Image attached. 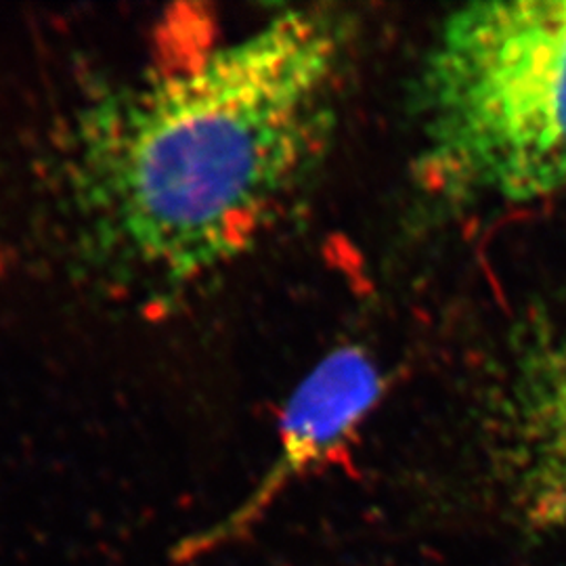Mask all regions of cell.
Returning a JSON list of instances; mask_svg holds the SVG:
<instances>
[{
	"instance_id": "1",
	"label": "cell",
	"mask_w": 566,
	"mask_h": 566,
	"mask_svg": "<svg viewBox=\"0 0 566 566\" xmlns=\"http://www.w3.org/2000/svg\"><path fill=\"white\" fill-rule=\"evenodd\" d=\"M350 42L343 13L285 9L86 103L65 151L86 252L168 294L235 263L324 156Z\"/></svg>"
},
{
	"instance_id": "2",
	"label": "cell",
	"mask_w": 566,
	"mask_h": 566,
	"mask_svg": "<svg viewBox=\"0 0 566 566\" xmlns=\"http://www.w3.org/2000/svg\"><path fill=\"white\" fill-rule=\"evenodd\" d=\"M418 175L446 202L566 191V0L476 2L439 25L416 86Z\"/></svg>"
},
{
	"instance_id": "3",
	"label": "cell",
	"mask_w": 566,
	"mask_h": 566,
	"mask_svg": "<svg viewBox=\"0 0 566 566\" xmlns=\"http://www.w3.org/2000/svg\"><path fill=\"white\" fill-rule=\"evenodd\" d=\"M385 392V369L364 346L329 350L285 401L277 449L261 479L224 516L182 537L175 558L196 563L248 539L292 486L359 437Z\"/></svg>"
},
{
	"instance_id": "4",
	"label": "cell",
	"mask_w": 566,
	"mask_h": 566,
	"mask_svg": "<svg viewBox=\"0 0 566 566\" xmlns=\"http://www.w3.org/2000/svg\"><path fill=\"white\" fill-rule=\"evenodd\" d=\"M491 434L516 523L533 535H566V306L535 317L518 336Z\"/></svg>"
}]
</instances>
